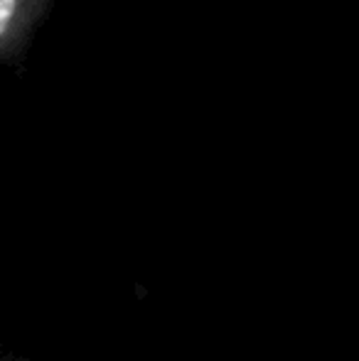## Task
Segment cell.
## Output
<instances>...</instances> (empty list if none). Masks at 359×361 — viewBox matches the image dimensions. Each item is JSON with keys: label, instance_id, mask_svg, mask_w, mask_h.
Returning <instances> with one entry per match:
<instances>
[{"label": "cell", "instance_id": "obj_1", "mask_svg": "<svg viewBox=\"0 0 359 361\" xmlns=\"http://www.w3.org/2000/svg\"><path fill=\"white\" fill-rule=\"evenodd\" d=\"M42 0H0V59L18 52Z\"/></svg>", "mask_w": 359, "mask_h": 361}, {"label": "cell", "instance_id": "obj_2", "mask_svg": "<svg viewBox=\"0 0 359 361\" xmlns=\"http://www.w3.org/2000/svg\"><path fill=\"white\" fill-rule=\"evenodd\" d=\"M0 361H5V359H0Z\"/></svg>", "mask_w": 359, "mask_h": 361}]
</instances>
